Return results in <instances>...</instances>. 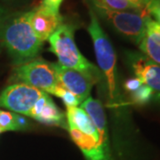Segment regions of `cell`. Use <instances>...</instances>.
I'll return each instance as SVG.
<instances>
[{"label": "cell", "mask_w": 160, "mask_h": 160, "mask_svg": "<svg viewBox=\"0 0 160 160\" xmlns=\"http://www.w3.org/2000/svg\"><path fill=\"white\" fill-rule=\"evenodd\" d=\"M0 38L16 66L36 59L43 46L32 29L30 12L10 14L0 26Z\"/></svg>", "instance_id": "1"}, {"label": "cell", "mask_w": 160, "mask_h": 160, "mask_svg": "<svg viewBox=\"0 0 160 160\" xmlns=\"http://www.w3.org/2000/svg\"><path fill=\"white\" fill-rule=\"evenodd\" d=\"M89 13L90 23L87 27V31L92 40L99 69L103 79L105 80L110 107L118 109L123 106V101L118 84L117 56L114 47L108 36L102 29L97 15L92 9Z\"/></svg>", "instance_id": "2"}, {"label": "cell", "mask_w": 160, "mask_h": 160, "mask_svg": "<svg viewBox=\"0 0 160 160\" xmlns=\"http://www.w3.org/2000/svg\"><path fill=\"white\" fill-rule=\"evenodd\" d=\"M74 31L73 25L63 23L48 39L49 50L57 57L60 65L79 71L96 83L102 78L101 71L80 52L75 42Z\"/></svg>", "instance_id": "3"}, {"label": "cell", "mask_w": 160, "mask_h": 160, "mask_svg": "<svg viewBox=\"0 0 160 160\" xmlns=\"http://www.w3.org/2000/svg\"><path fill=\"white\" fill-rule=\"evenodd\" d=\"M90 6L92 12L118 34L139 46L146 31V22L149 17L148 12L115 11L101 6Z\"/></svg>", "instance_id": "4"}, {"label": "cell", "mask_w": 160, "mask_h": 160, "mask_svg": "<svg viewBox=\"0 0 160 160\" xmlns=\"http://www.w3.org/2000/svg\"><path fill=\"white\" fill-rule=\"evenodd\" d=\"M12 80L51 93L58 86L56 73L52 63L36 58L28 62L17 65L13 70Z\"/></svg>", "instance_id": "5"}, {"label": "cell", "mask_w": 160, "mask_h": 160, "mask_svg": "<svg viewBox=\"0 0 160 160\" xmlns=\"http://www.w3.org/2000/svg\"><path fill=\"white\" fill-rule=\"evenodd\" d=\"M44 93L45 92L33 86L14 83L0 92V107L16 114L28 116L35 103Z\"/></svg>", "instance_id": "6"}, {"label": "cell", "mask_w": 160, "mask_h": 160, "mask_svg": "<svg viewBox=\"0 0 160 160\" xmlns=\"http://www.w3.org/2000/svg\"><path fill=\"white\" fill-rule=\"evenodd\" d=\"M126 59L134 74L153 92V100L160 104V65L142 52H127Z\"/></svg>", "instance_id": "7"}, {"label": "cell", "mask_w": 160, "mask_h": 160, "mask_svg": "<svg viewBox=\"0 0 160 160\" xmlns=\"http://www.w3.org/2000/svg\"><path fill=\"white\" fill-rule=\"evenodd\" d=\"M52 66L60 86L72 92L81 102L90 96L92 87L95 84L94 80L79 71L63 67L59 63H52Z\"/></svg>", "instance_id": "8"}, {"label": "cell", "mask_w": 160, "mask_h": 160, "mask_svg": "<svg viewBox=\"0 0 160 160\" xmlns=\"http://www.w3.org/2000/svg\"><path fill=\"white\" fill-rule=\"evenodd\" d=\"M64 19L60 14L38 6L30 11V23L35 34L42 42L50 38L62 25Z\"/></svg>", "instance_id": "9"}, {"label": "cell", "mask_w": 160, "mask_h": 160, "mask_svg": "<svg viewBox=\"0 0 160 160\" xmlns=\"http://www.w3.org/2000/svg\"><path fill=\"white\" fill-rule=\"evenodd\" d=\"M28 116L42 124L47 126H60L68 130L65 115L59 109L50 95L46 92L35 103Z\"/></svg>", "instance_id": "10"}, {"label": "cell", "mask_w": 160, "mask_h": 160, "mask_svg": "<svg viewBox=\"0 0 160 160\" xmlns=\"http://www.w3.org/2000/svg\"><path fill=\"white\" fill-rule=\"evenodd\" d=\"M68 131L86 160H112L110 150L105 149L99 141L73 127H68Z\"/></svg>", "instance_id": "11"}, {"label": "cell", "mask_w": 160, "mask_h": 160, "mask_svg": "<svg viewBox=\"0 0 160 160\" xmlns=\"http://www.w3.org/2000/svg\"><path fill=\"white\" fill-rule=\"evenodd\" d=\"M81 108L85 109L87 115L90 117L94 126L96 127L99 133L100 142L102 144L103 147L110 149L106 114L102 103L96 99H93L91 96H89L81 103Z\"/></svg>", "instance_id": "12"}, {"label": "cell", "mask_w": 160, "mask_h": 160, "mask_svg": "<svg viewBox=\"0 0 160 160\" xmlns=\"http://www.w3.org/2000/svg\"><path fill=\"white\" fill-rule=\"evenodd\" d=\"M139 48L144 55L160 65V24L150 17L147 19L146 31Z\"/></svg>", "instance_id": "13"}, {"label": "cell", "mask_w": 160, "mask_h": 160, "mask_svg": "<svg viewBox=\"0 0 160 160\" xmlns=\"http://www.w3.org/2000/svg\"><path fill=\"white\" fill-rule=\"evenodd\" d=\"M66 118H67L68 127H73L75 129L81 132L82 133L89 135L100 142L97 129L93 125L90 117L85 111V109L82 108H78V107L67 108Z\"/></svg>", "instance_id": "14"}, {"label": "cell", "mask_w": 160, "mask_h": 160, "mask_svg": "<svg viewBox=\"0 0 160 160\" xmlns=\"http://www.w3.org/2000/svg\"><path fill=\"white\" fill-rule=\"evenodd\" d=\"M92 6H97L115 11H130L136 12H147L146 8L130 0H87Z\"/></svg>", "instance_id": "15"}, {"label": "cell", "mask_w": 160, "mask_h": 160, "mask_svg": "<svg viewBox=\"0 0 160 160\" xmlns=\"http://www.w3.org/2000/svg\"><path fill=\"white\" fill-rule=\"evenodd\" d=\"M19 114L0 109V129L4 132L21 131L18 123Z\"/></svg>", "instance_id": "16"}, {"label": "cell", "mask_w": 160, "mask_h": 160, "mask_svg": "<svg viewBox=\"0 0 160 160\" xmlns=\"http://www.w3.org/2000/svg\"><path fill=\"white\" fill-rule=\"evenodd\" d=\"M131 94L132 102L135 105H144L153 101V92L149 86L142 84L136 91L132 92Z\"/></svg>", "instance_id": "17"}, {"label": "cell", "mask_w": 160, "mask_h": 160, "mask_svg": "<svg viewBox=\"0 0 160 160\" xmlns=\"http://www.w3.org/2000/svg\"><path fill=\"white\" fill-rule=\"evenodd\" d=\"M52 94L57 96L62 101L65 106L67 108H70V107H78L79 104H81V102L78 98L76 95H74L72 92L68 91L67 89H65L64 87L60 86L58 84V86L54 88V90L52 91Z\"/></svg>", "instance_id": "18"}, {"label": "cell", "mask_w": 160, "mask_h": 160, "mask_svg": "<svg viewBox=\"0 0 160 160\" xmlns=\"http://www.w3.org/2000/svg\"><path fill=\"white\" fill-rule=\"evenodd\" d=\"M146 10L149 15H152L155 18V22L160 24V0H151L146 6Z\"/></svg>", "instance_id": "19"}, {"label": "cell", "mask_w": 160, "mask_h": 160, "mask_svg": "<svg viewBox=\"0 0 160 160\" xmlns=\"http://www.w3.org/2000/svg\"><path fill=\"white\" fill-rule=\"evenodd\" d=\"M63 2V0H42L40 6L46 8L49 11L60 13V7Z\"/></svg>", "instance_id": "20"}, {"label": "cell", "mask_w": 160, "mask_h": 160, "mask_svg": "<svg viewBox=\"0 0 160 160\" xmlns=\"http://www.w3.org/2000/svg\"><path fill=\"white\" fill-rule=\"evenodd\" d=\"M142 85V82L138 78L134 77L132 78H129L128 80H126V82H125L124 87H125V89H126V91L131 93L132 92L136 91Z\"/></svg>", "instance_id": "21"}, {"label": "cell", "mask_w": 160, "mask_h": 160, "mask_svg": "<svg viewBox=\"0 0 160 160\" xmlns=\"http://www.w3.org/2000/svg\"><path fill=\"white\" fill-rule=\"evenodd\" d=\"M10 15L9 12L7 9H6L4 6H2L0 5V26L2 25V23L4 22L6 20V18Z\"/></svg>", "instance_id": "22"}, {"label": "cell", "mask_w": 160, "mask_h": 160, "mask_svg": "<svg viewBox=\"0 0 160 160\" xmlns=\"http://www.w3.org/2000/svg\"><path fill=\"white\" fill-rule=\"evenodd\" d=\"M130 1L133 2V3H135V4H137V5H139V6H142V7H144V8H146V6L149 4L151 0H130Z\"/></svg>", "instance_id": "23"}, {"label": "cell", "mask_w": 160, "mask_h": 160, "mask_svg": "<svg viewBox=\"0 0 160 160\" xmlns=\"http://www.w3.org/2000/svg\"><path fill=\"white\" fill-rule=\"evenodd\" d=\"M2 132H3V131H2V130H1V129H0V134H1V133H2Z\"/></svg>", "instance_id": "24"}]
</instances>
